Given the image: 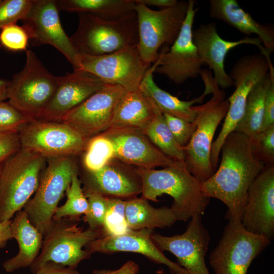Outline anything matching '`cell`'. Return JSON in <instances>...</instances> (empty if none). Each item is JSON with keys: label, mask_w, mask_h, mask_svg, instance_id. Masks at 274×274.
I'll list each match as a JSON object with an SVG mask.
<instances>
[{"label": "cell", "mask_w": 274, "mask_h": 274, "mask_svg": "<svg viewBox=\"0 0 274 274\" xmlns=\"http://www.w3.org/2000/svg\"><path fill=\"white\" fill-rule=\"evenodd\" d=\"M220 166L201 189L208 197L217 198L227 207L228 220L241 221L248 189L265 165L253 154L250 138L234 131L222 146Z\"/></svg>", "instance_id": "cell-1"}, {"label": "cell", "mask_w": 274, "mask_h": 274, "mask_svg": "<svg viewBox=\"0 0 274 274\" xmlns=\"http://www.w3.org/2000/svg\"><path fill=\"white\" fill-rule=\"evenodd\" d=\"M143 183L142 198L158 202L165 194L173 198L170 208L177 221H187L196 214L202 215L210 202L201 189V182L187 169L184 161L161 169L136 167Z\"/></svg>", "instance_id": "cell-2"}, {"label": "cell", "mask_w": 274, "mask_h": 274, "mask_svg": "<svg viewBox=\"0 0 274 274\" xmlns=\"http://www.w3.org/2000/svg\"><path fill=\"white\" fill-rule=\"evenodd\" d=\"M78 15V28L70 37L78 53L102 55L137 46L138 23L134 10L112 20L87 13Z\"/></svg>", "instance_id": "cell-3"}, {"label": "cell", "mask_w": 274, "mask_h": 274, "mask_svg": "<svg viewBox=\"0 0 274 274\" xmlns=\"http://www.w3.org/2000/svg\"><path fill=\"white\" fill-rule=\"evenodd\" d=\"M47 160L21 148L2 164L0 176V222L10 220L36 192Z\"/></svg>", "instance_id": "cell-4"}, {"label": "cell", "mask_w": 274, "mask_h": 274, "mask_svg": "<svg viewBox=\"0 0 274 274\" xmlns=\"http://www.w3.org/2000/svg\"><path fill=\"white\" fill-rule=\"evenodd\" d=\"M212 94L207 102L197 106L198 114L194 121L196 128L188 144L183 147L186 167L200 182L208 180L215 172L211 161L213 140L229 106L228 99L225 100L224 92L217 84Z\"/></svg>", "instance_id": "cell-5"}, {"label": "cell", "mask_w": 274, "mask_h": 274, "mask_svg": "<svg viewBox=\"0 0 274 274\" xmlns=\"http://www.w3.org/2000/svg\"><path fill=\"white\" fill-rule=\"evenodd\" d=\"M25 53L23 68L8 82L7 99L22 114L38 120L54 94L57 76L49 72L32 50Z\"/></svg>", "instance_id": "cell-6"}, {"label": "cell", "mask_w": 274, "mask_h": 274, "mask_svg": "<svg viewBox=\"0 0 274 274\" xmlns=\"http://www.w3.org/2000/svg\"><path fill=\"white\" fill-rule=\"evenodd\" d=\"M71 219L53 220L44 236L41 251L29 267L31 272L35 274L49 262L76 269L82 261L90 257L91 254L83 248L101 237V231L89 227L83 229Z\"/></svg>", "instance_id": "cell-7"}, {"label": "cell", "mask_w": 274, "mask_h": 274, "mask_svg": "<svg viewBox=\"0 0 274 274\" xmlns=\"http://www.w3.org/2000/svg\"><path fill=\"white\" fill-rule=\"evenodd\" d=\"M138 23L137 48L142 60L151 65L158 57L162 45H172L185 20L188 1H178L170 7L155 11L134 0Z\"/></svg>", "instance_id": "cell-8"}, {"label": "cell", "mask_w": 274, "mask_h": 274, "mask_svg": "<svg viewBox=\"0 0 274 274\" xmlns=\"http://www.w3.org/2000/svg\"><path fill=\"white\" fill-rule=\"evenodd\" d=\"M47 163L35 195L23 210L43 236L52 225L58 204L70 186L73 176L78 173L72 157L47 159Z\"/></svg>", "instance_id": "cell-9"}, {"label": "cell", "mask_w": 274, "mask_h": 274, "mask_svg": "<svg viewBox=\"0 0 274 274\" xmlns=\"http://www.w3.org/2000/svg\"><path fill=\"white\" fill-rule=\"evenodd\" d=\"M270 244L268 238L248 231L241 221L228 220L209 256L215 274H247L252 261Z\"/></svg>", "instance_id": "cell-10"}, {"label": "cell", "mask_w": 274, "mask_h": 274, "mask_svg": "<svg viewBox=\"0 0 274 274\" xmlns=\"http://www.w3.org/2000/svg\"><path fill=\"white\" fill-rule=\"evenodd\" d=\"M150 66L142 60L136 46L102 55L78 53L74 70L86 71L106 84L119 85L126 91H133L140 89Z\"/></svg>", "instance_id": "cell-11"}, {"label": "cell", "mask_w": 274, "mask_h": 274, "mask_svg": "<svg viewBox=\"0 0 274 274\" xmlns=\"http://www.w3.org/2000/svg\"><path fill=\"white\" fill-rule=\"evenodd\" d=\"M22 148L46 160L73 157L83 152L88 139L61 122L34 120L18 132Z\"/></svg>", "instance_id": "cell-12"}, {"label": "cell", "mask_w": 274, "mask_h": 274, "mask_svg": "<svg viewBox=\"0 0 274 274\" xmlns=\"http://www.w3.org/2000/svg\"><path fill=\"white\" fill-rule=\"evenodd\" d=\"M188 3L186 17L178 37L169 50L159 54L153 65V73L164 75L177 84L197 77L201 66L206 65L192 39V26L198 9L195 8V1L189 0Z\"/></svg>", "instance_id": "cell-13"}, {"label": "cell", "mask_w": 274, "mask_h": 274, "mask_svg": "<svg viewBox=\"0 0 274 274\" xmlns=\"http://www.w3.org/2000/svg\"><path fill=\"white\" fill-rule=\"evenodd\" d=\"M55 0H33L31 8L22 20L33 46L50 45L68 60L74 70L77 52L61 24Z\"/></svg>", "instance_id": "cell-14"}, {"label": "cell", "mask_w": 274, "mask_h": 274, "mask_svg": "<svg viewBox=\"0 0 274 274\" xmlns=\"http://www.w3.org/2000/svg\"><path fill=\"white\" fill-rule=\"evenodd\" d=\"M125 91L120 86L107 84L59 122L68 125L86 139L99 134L111 127L116 104Z\"/></svg>", "instance_id": "cell-15"}, {"label": "cell", "mask_w": 274, "mask_h": 274, "mask_svg": "<svg viewBox=\"0 0 274 274\" xmlns=\"http://www.w3.org/2000/svg\"><path fill=\"white\" fill-rule=\"evenodd\" d=\"M201 216H192L185 231L181 234L171 236L153 232L151 234L158 248L172 253L179 265L189 274H210L205 262L210 236L202 223Z\"/></svg>", "instance_id": "cell-16"}, {"label": "cell", "mask_w": 274, "mask_h": 274, "mask_svg": "<svg viewBox=\"0 0 274 274\" xmlns=\"http://www.w3.org/2000/svg\"><path fill=\"white\" fill-rule=\"evenodd\" d=\"M241 222L249 232L271 241L274 235V165L265 166L251 184Z\"/></svg>", "instance_id": "cell-17"}, {"label": "cell", "mask_w": 274, "mask_h": 274, "mask_svg": "<svg viewBox=\"0 0 274 274\" xmlns=\"http://www.w3.org/2000/svg\"><path fill=\"white\" fill-rule=\"evenodd\" d=\"M271 66L270 57L263 53L244 55L235 63L229 76L235 89L228 99L229 108L222 127L224 133L235 130L243 116L248 94L264 78Z\"/></svg>", "instance_id": "cell-18"}, {"label": "cell", "mask_w": 274, "mask_h": 274, "mask_svg": "<svg viewBox=\"0 0 274 274\" xmlns=\"http://www.w3.org/2000/svg\"><path fill=\"white\" fill-rule=\"evenodd\" d=\"M100 134L111 143L114 158L130 165L154 169L170 166L176 161L163 154L139 128H110Z\"/></svg>", "instance_id": "cell-19"}, {"label": "cell", "mask_w": 274, "mask_h": 274, "mask_svg": "<svg viewBox=\"0 0 274 274\" xmlns=\"http://www.w3.org/2000/svg\"><path fill=\"white\" fill-rule=\"evenodd\" d=\"M82 181L83 191L125 200L136 197L143 189L142 180L136 167L116 158L98 170H85Z\"/></svg>", "instance_id": "cell-20"}, {"label": "cell", "mask_w": 274, "mask_h": 274, "mask_svg": "<svg viewBox=\"0 0 274 274\" xmlns=\"http://www.w3.org/2000/svg\"><path fill=\"white\" fill-rule=\"evenodd\" d=\"M106 84L96 76L83 70H74L63 76H57L54 94L38 120L59 122L64 115Z\"/></svg>", "instance_id": "cell-21"}, {"label": "cell", "mask_w": 274, "mask_h": 274, "mask_svg": "<svg viewBox=\"0 0 274 274\" xmlns=\"http://www.w3.org/2000/svg\"><path fill=\"white\" fill-rule=\"evenodd\" d=\"M192 39L198 54L206 65L214 74V79L219 87L226 89L233 85V81L225 70L224 60L227 53L242 44H252L259 48L262 53L268 52L261 45L258 37H246L236 41L222 39L218 33L215 23L200 25L192 32Z\"/></svg>", "instance_id": "cell-22"}, {"label": "cell", "mask_w": 274, "mask_h": 274, "mask_svg": "<svg viewBox=\"0 0 274 274\" xmlns=\"http://www.w3.org/2000/svg\"><path fill=\"white\" fill-rule=\"evenodd\" d=\"M152 231L149 229H130L122 234L100 237L88 244L85 249L90 254L95 252L139 253L154 263L164 265L171 274H189L178 263L164 255L152 239Z\"/></svg>", "instance_id": "cell-23"}, {"label": "cell", "mask_w": 274, "mask_h": 274, "mask_svg": "<svg viewBox=\"0 0 274 274\" xmlns=\"http://www.w3.org/2000/svg\"><path fill=\"white\" fill-rule=\"evenodd\" d=\"M209 3L211 17L222 20L245 35H257L264 48L270 53L273 52V26L256 21L236 0H210Z\"/></svg>", "instance_id": "cell-24"}, {"label": "cell", "mask_w": 274, "mask_h": 274, "mask_svg": "<svg viewBox=\"0 0 274 274\" xmlns=\"http://www.w3.org/2000/svg\"><path fill=\"white\" fill-rule=\"evenodd\" d=\"M11 232L12 238L18 244L19 251L16 256L3 263L4 269L8 272L31 265L40 252L44 236L23 210L17 212L12 220Z\"/></svg>", "instance_id": "cell-25"}, {"label": "cell", "mask_w": 274, "mask_h": 274, "mask_svg": "<svg viewBox=\"0 0 274 274\" xmlns=\"http://www.w3.org/2000/svg\"><path fill=\"white\" fill-rule=\"evenodd\" d=\"M154 116L150 97L140 89L125 91L116 104L110 128L134 127L144 131Z\"/></svg>", "instance_id": "cell-26"}, {"label": "cell", "mask_w": 274, "mask_h": 274, "mask_svg": "<svg viewBox=\"0 0 274 274\" xmlns=\"http://www.w3.org/2000/svg\"><path fill=\"white\" fill-rule=\"evenodd\" d=\"M153 66H150L140 84V90L154 102L162 113L193 122L198 114L197 106L193 105L201 103L206 93L203 92L199 97L190 101L181 100L157 85L153 79Z\"/></svg>", "instance_id": "cell-27"}, {"label": "cell", "mask_w": 274, "mask_h": 274, "mask_svg": "<svg viewBox=\"0 0 274 274\" xmlns=\"http://www.w3.org/2000/svg\"><path fill=\"white\" fill-rule=\"evenodd\" d=\"M125 215L131 230L169 227L177 221L170 208H154L142 197L126 200Z\"/></svg>", "instance_id": "cell-28"}, {"label": "cell", "mask_w": 274, "mask_h": 274, "mask_svg": "<svg viewBox=\"0 0 274 274\" xmlns=\"http://www.w3.org/2000/svg\"><path fill=\"white\" fill-rule=\"evenodd\" d=\"M59 11L87 13L106 20L117 19L133 10L134 0H55Z\"/></svg>", "instance_id": "cell-29"}, {"label": "cell", "mask_w": 274, "mask_h": 274, "mask_svg": "<svg viewBox=\"0 0 274 274\" xmlns=\"http://www.w3.org/2000/svg\"><path fill=\"white\" fill-rule=\"evenodd\" d=\"M273 80L274 70L271 66L264 78L257 83L248 94L243 116L235 131L249 137L259 131L263 116L266 94Z\"/></svg>", "instance_id": "cell-30"}, {"label": "cell", "mask_w": 274, "mask_h": 274, "mask_svg": "<svg viewBox=\"0 0 274 274\" xmlns=\"http://www.w3.org/2000/svg\"><path fill=\"white\" fill-rule=\"evenodd\" d=\"M153 103L155 116L143 132L163 154L175 160L184 161L183 147L177 142L165 122L163 113L154 101Z\"/></svg>", "instance_id": "cell-31"}, {"label": "cell", "mask_w": 274, "mask_h": 274, "mask_svg": "<svg viewBox=\"0 0 274 274\" xmlns=\"http://www.w3.org/2000/svg\"><path fill=\"white\" fill-rule=\"evenodd\" d=\"M65 194L66 200L64 204L57 208L53 220L76 219L87 212L88 202L81 187V181L78 178V173L73 176Z\"/></svg>", "instance_id": "cell-32"}, {"label": "cell", "mask_w": 274, "mask_h": 274, "mask_svg": "<svg viewBox=\"0 0 274 274\" xmlns=\"http://www.w3.org/2000/svg\"><path fill=\"white\" fill-rule=\"evenodd\" d=\"M83 152V164L88 171L98 170L114 158L111 143L101 134L88 139Z\"/></svg>", "instance_id": "cell-33"}, {"label": "cell", "mask_w": 274, "mask_h": 274, "mask_svg": "<svg viewBox=\"0 0 274 274\" xmlns=\"http://www.w3.org/2000/svg\"><path fill=\"white\" fill-rule=\"evenodd\" d=\"M125 208V200L109 198L101 237L122 234L130 229L126 221Z\"/></svg>", "instance_id": "cell-34"}, {"label": "cell", "mask_w": 274, "mask_h": 274, "mask_svg": "<svg viewBox=\"0 0 274 274\" xmlns=\"http://www.w3.org/2000/svg\"><path fill=\"white\" fill-rule=\"evenodd\" d=\"M249 138L254 156L265 166L274 165V126Z\"/></svg>", "instance_id": "cell-35"}, {"label": "cell", "mask_w": 274, "mask_h": 274, "mask_svg": "<svg viewBox=\"0 0 274 274\" xmlns=\"http://www.w3.org/2000/svg\"><path fill=\"white\" fill-rule=\"evenodd\" d=\"M83 192L88 202V210L84 219L89 228L101 230L108 209L109 197L91 191Z\"/></svg>", "instance_id": "cell-36"}, {"label": "cell", "mask_w": 274, "mask_h": 274, "mask_svg": "<svg viewBox=\"0 0 274 274\" xmlns=\"http://www.w3.org/2000/svg\"><path fill=\"white\" fill-rule=\"evenodd\" d=\"M33 0H0V29L18 20L28 13Z\"/></svg>", "instance_id": "cell-37"}, {"label": "cell", "mask_w": 274, "mask_h": 274, "mask_svg": "<svg viewBox=\"0 0 274 274\" xmlns=\"http://www.w3.org/2000/svg\"><path fill=\"white\" fill-rule=\"evenodd\" d=\"M32 120L9 102L0 101V132L18 133L26 124Z\"/></svg>", "instance_id": "cell-38"}, {"label": "cell", "mask_w": 274, "mask_h": 274, "mask_svg": "<svg viewBox=\"0 0 274 274\" xmlns=\"http://www.w3.org/2000/svg\"><path fill=\"white\" fill-rule=\"evenodd\" d=\"M1 29L0 43L3 46L13 51L27 50L29 37L22 26L14 23L7 25Z\"/></svg>", "instance_id": "cell-39"}, {"label": "cell", "mask_w": 274, "mask_h": 274, "mask_svg": "<svg viewBox=\"0 0 274 274\" xmlns=\"http://www.w3.org/2000/svg\"><path fill=\"white\" fill-rule=\"evenodd\" d=\"M163 115L176 141L180 146L184 147L188 144L195 130V122H189L166 113H163Z\"/></svg>", "instance_id": "cell-40"}, {"label": "cell", "mask_w": 274, "mask_h": 274, "mask_svg": "<svg viewBox=\"0 0 274 274\" xmlns=\"http://www.w3.org/2000/svg\"><path fill=\"white\" fill-rule=\"evenodd\" d=\"M21 148L18 133L0 132V164Z\"/></svg>", "instance_id": "cell-41"}, {"label": "cell", "mask_w": 274, "mask_h": 274, "mask_svg": "<svg viewBox=\"0 0 274 274\" xmlns=\"http://www.w3.org/2000/svg\"><path fill=\"white\" fill-rule=\"evenodd\" d=\"M274 126V80L267 91L264 106L263 116L258 132Z\"/></svg>", "instance_id": "cell-42"}, {"label": "cell", "mask_w": 274, "mask_h": 274, "mask_svg": "<svg viewBox=\"0 0 274 274\" xmlns=\"http://www.w3.org/2000/svg\"><path fill=\"white\" fill-rule=\"evenodd\" d=\"M140 271L139 264L132 260L124 263L116 269H94L92 274H138Z\"/></svg>", "instance_id": "cell-43"}, {"label": "cell", "mask_w": 274, "mask_h": 274, "mask_svg": "<svg viewBox=\"0 0 274 274\" xmlns=\"http://www.w3.org/2000/svg\"><path fill=\"white\" fill-rule=\"evenodd\" d=\"M35 274H79V272L76 269L49 262L45 263Z\"/></svg>", "instance_id": "cell-44"}, {"label": "cell", "mask_w": 274, "mask_h": 274, "mask_svg": "<svg viewBox=\"0 0 274 274\" xmlns=\"http://www.w3.org/2000/svg\"><path fill=\"white\" fill-rule=\"evenodd\" d=\"M12 220L0 222V249L4 248L9 240L12 238L11 232Z\"/></svg>", "instance_id": "cell-45"}, {"label": "cell", "mask_w": 274, "mask_h": 274, "mask_svg": "<svg viewBox=\"0 0 274 274\" xmlns=\"http://www.w3.org/2000/svg\"><path fill=\"white\" fill-rule=\"evenodd\" d=\"M136 1L148 7L155 6L159 8L160 9L172 7L178 2L177 0H136Z\"/></svg>", "instance_id": "cell-46"}, {"label": "cell", "mask_w": 274, "mask_h": 274, "mask_svg": "<svg viewBox=\"0 0 274 274\" xmlns=\"http://www.w3.org/2000/svg\"><path fill=\"white\" fill-rule=\"evenodd\" d=\"M8 82L0 79V101L7 99V86Z\"/></svg>", "instance_id": "cell-47"}, {"label": "cell", "mask_w": 274, "mask_h": 274, "mask_svg": "<svg viewBox=\"0 0 274 274\" xmlns=\"http://www.w3.org/2000/svg\"><path fill=\"white\" fill-rule=\"evenodd\" d=\"M2 164H0V176H1V170H2Z\"/></svg>", "instance_id": "cell-48"}]
</instances>
